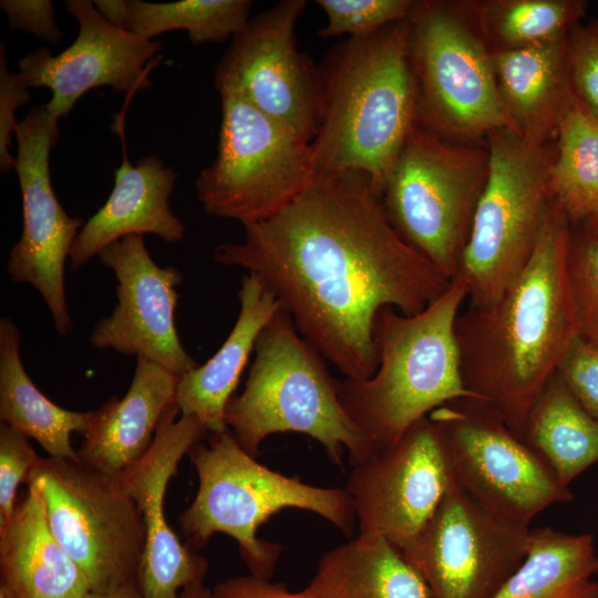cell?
I'll list each match as a JSON object with an SVG mask.
<instances>
[{"label": "cell", "instance_id": "6da1fadb", "mask_svg": "<svg viewBox=\"0 0 598 598\" xmlns=\"http://www.w3.org/2000/svg\"><path fill=\"white\" fill-rule=\"evenodd\" d=\"M244 229L241 241L215 249V261L257 275L346 379L374 373L373 331L383 308L416 315L452 281L398 234L361 173L315 177Z\"/></svg>", "mask_w": 598, "mask_h": 598}, {"label": "cell", "instance_id": "7a4b0ae2", "mask_svg": "<svg viewBox=\"0 0 598 598\" xmlns=\"http://www.w3.org/2000/svg\"><path fill=\"white\" fill-rule=\"evenodd\" d=\"M569 223L551 198L523 271L497 300L470 305L455 323L465 389L520 439L534 402L579 336Z\"/></svg>", "mask_w": 598, "mask_h": 598}, {"label": "cell", "instance_id": "3957f363", "mask_svg": "<svg viewBox=\"0 0 598 598\" xmlns=\"http://www.w3.org/2000/svg\"><path fill=\"white\" fill-rule=\"evenodd\" d=\"M410 19L349 38L320 66L322 111L310 142L313 178L355 172L380 196L419 122L409 41Z\"/></svg>", "mask_w": 598, "mask_h": 598}, {"label": "cell", "instance_id": "277c9868", "mask_svg": "<svg viewBox=\"0 0 598 598\" xmlns=\"http://www.w3.org/2000/svg\"><path fill=\"white\" fill-rule=\"evenodd\" d=\"M467 286L458 277L423 311L383 308L374 323L378 365L365 380H338L342 406L380 450L439 406L474 399L461 373L455 323Z\"/></svg>", "mask_w": 598, "mask_h": 598}, {"label": "cell", "instance_id": "5b68a950", "mask_svg": "<svg viewBox=\"0 0 598 598\" xmlns=\"http://www.w3.org/2000/svg\"><path fill=\"white\" fill-rule=\"evenodd\" d=\"M245 389L233 395L225 423L241 447L256 457L271 434L295 432L318 441L331 462L354 466L379 448L350 419L326 359L297 330L280 307L260 331Z\"/></svg>", "mask_w": 598, "mask_h": 598}, {"label": "cell", "instance_id": "8992f818", "mask_svg": "<svg viewBox=\"0 0 598 598\" xmlns=\"http://www.w3.org/2000/svg\"><path fill=\"white\" fill-rule=\"evenodd\" d=\"M198 476L192 504L178 524L193 551L216 533L231 536L251 575L270 579L281 547L261 540L257 529L283 508L318 514L350 536L357 525L352 499L346 488L319 487L283 475L246 452L229 429L208 434L188 453Z\"/></svg>", "mask_w": 598, "mask_h": 598}, {"label": "cell", "instance_id": "52a82bcc", "mask_svg": "<svg viewBox=\"0 0 598 598\" xmlns=\"http://www.w3.org/2000/svg\"><path fill=\"white\" fill-rule=\"evenodd\" d=\"M488 176L456 277L471 306L499 298L533 256L551 200L555 153L513 128L488 134Z\"/></svg>", "mask_w": 598, "mask_h": 598}, {"label": "cell", "instance_id": "ba28073f", "mask_svg": "<svg viewBox=\"0 0 598 598\" xmlns=\"http://www.w3.org/2000/svg\"><path fill=\"white\" fill-rule=\"evenodd\" d=\"M488 150L458 145L417 124L380 198L398 234L441 274L456 277L485 187Z\"/></svg>", "mask_w": 598, "mask_h": 598}, {"label": "cell", "instance_id": "9c48e42d", "mask_svg": "<svg viewBox=\"0 0 598 598\" xmlns=\"http://www.w3.org/2000/svg\"><path fill=\"white\" fill-rule=\"evenodd\" d=\"M460 7L417 1L410 18L419 122L440 135L465 138L516 130L499 96L492 51L472 10L468 14L467 4Z\"/></svg>", "mask_w": 598, "mask_h": 598}, {"label": "cell", "instance_id": "30bf717a", "mask_svg": "<svg viewBox=\"0 0 598 598\" xmlns=\"http://www.w3.org/2000/svg\"><path fill=\"white\" fill-rule=\"evenodd\" d=\"M28 484L38 491L53 535L92 590L137 585L145 528L120 475L49 456L40 457Z\"/></svg>", "mask_w": 598, "mask_h": 598}, {"label": "cell", "instance_id": "8fae6325", "mask_svg": "<svg viewBox=\"0 0 598 598\" xmlns=\"http://www.w3.org/2000/svg\"><path fill=\"white\" fill-rule=\"evenodd\" d=\"M215 159L196 181L204 210L247 226L272 216L313 179L310 143L234 93H221Z\"/></svg>", "mask_w": 598, "mask_h": 598}, {"label": "cell", "instance_id": "7c38bea8", "mask_svg": "<svg viewBox=\"0 0 598 598\" xmlns=\"http://www.w3.org/2000/svg\"><path fill=\"white\" fill-rule=\"evenodd\" d=\"M453 478L486 507L525 526L573 501L546 462L485 403L460 399L433 410Z\"/></svg>", "mask_w": 598, "mask_h": 598}, {"label": "cell", "instance_id": "4fadbf2b", "mask_svg": "<svg viewBox=\"0 0 598 598\" xmlns=\"http://www.w3.org/2000/svg\"><path fill=\"white\" fill-rule=\"evenodd\" d=\"M529 534L452 478L426 523L396 547L433 598H493L526 557Z\"/></svg>", "mask_w": 598, "mask_h": 598}, {"label": "cell", "instance_id": "5bb4252c", "mask_svg": "<svg viewBox=\"0 0 598 598\" xmlns=\"http://www.w3.org/2000/svg\"><path fill=\"white\" fill-rule=\"evenodd\" d=\"M306 0H282L258 13L231 39L218 62L215 86L234 93L309 143L322 111L320 66L295 37Z\"/></svg>", "mask_w": 598, "mask_h": 598}, {"label": "cell", "instance_id": "9a60e30c", "mask_svg": "<svg viewBox=\"0 0 598 598\" xmlns=\"http://www.w3.org/2000/svg\"><path fill=\"white\" fill-rule=\"evenodd\" d=\"M58 118L45 104L19 121L14 169L22 196V233L10 249L7 272L11 280L33 286L51 312L55 330L66 336L72 328L64 269L84 223L71 217L56 198L50 176V153L59 140Z\"/></svg>", "mask_w": 598, "mask_h": 598}, {"label": "cell", "instance_id": "2e32d148", "mask_svg": "<svg viewBox=\"0 0 598 598\" xmlns=\"http://www.w3.org/2000/svg\"><path fill=\"white\" fill-rule=\"evenodd\" d=\"M453 478L443 437L427 416L353 466L347 487L359 536L398 546L431 517Z\"/></svg>", "mask_w": 598, "mask_h": 598}, {"label": "cell", "instance_id": "e0dca14e", "mask_svg": "<svg viewBox=\"0 0 598 598\" xmlns=\"http://www.w3.org/2000/svg\"><path fill=\"white\" fill-rule=\"evenodd\" d=\"M117 280V303L94 326L90 342L99 349L141 357L181 377L199 364L183 347L175 323L183 275L159 267L143 236L124 237L99 254Z\"/></svg>", "mask_w": 598, "mask_h": 598}, {"label": "cell", "instance_id": "ac0fdd59", "mask_svg": "<svg viewBox=\"0 0 598 598\" xmlns=\"http://www.w3.org/2000/svg\"><path fill=\"white\" fill-rule=\"evenodd\" d=\"M65 4L79 22L73 43L58 55L41 48L19 61V75L28 89L45 86L52 91L45 104L51 115L58 120L65 116L95 87L132 94L151 84L147 73L162 51L159 42L115 27L90 0Z\"/></svg>", "mask_w": 598, "mask_h": 598}, {"label": "cell", "instance_id": "d6986e66", "mask_svg": "<svg viewBox=\"0 0 598 598\" xmlns=\"http://www.w3.org/2000/svg\"><path fill=\"white\" fill-rule=\"evenodd\" d=\"M178 412L174 402L146 453L120 474L145 528V549L137 579L142 598H179L185 588L202 582L207 570V561L182 544L164 513L169 480L182 458L206 434L196 416L176 419Z\"/></svg>", "mask_w": 598, "mask_h": 598}, {"label": "cell", "instance_id": "ffe728a7", "mask_svg": "<svg viewBox=\"0 0 598 598\" xmlns=\"http://www.w3.org/2000/svg\"><path fill=\"white\" fill-rule=\"evenodd\" d=\"M177 173L156 155L131 164L124 152L114 171V187L99 210L81 228L70 254L78 270L111 244L127 236L152 234L167 243L184 238L185 225L169 208Z\"/></svg>", "mask_w": 598, "mask_h": 598}, {"label": "cell", "instance_id": "44dd1931", "mask_svg": "<svg viewBox=\"0 0 598 598\" xmlns=\"http://www.w3.org/2000/svg\"><path fill=\"white\" fill-rule=\"evenodd\" d=\"M179 377L138 357L122 398L92 411L79 461L97 472L120 475L150 448L167 409L176 402Z\"/></svg>", "mask_w": 598, "mask_h": 598}, {"label": "cell", "instance_id": "7402d4cb", "mask_svg": "<svg viewBox=\"0 0 598 598\" xmlns=\"http://www.w3.org/2000/svg\"><path fill=\"white\" fill-rule=\"evenodd\" d=\"M568 34L535 45L492 51L497 89L509 120L516 131L540 143L557 134L577 97Z\"/></svg>", "mask_w": 598, "mask_h": 598}, {"label": "cell", "instance_id": "603a6c76", "mask_svg": "<svg viewBox=\"0 0 598 598\" xmlns=\"http://www.w3.org/2000/svg\"><path fill=\"white\" fill-rule=\"evenodd\" d=\"M0 530V590L8 598H84L92 589L53 535L32 484Z\"/></svg>", "mask_w": 598, "mask_h": 598}, {"label": "cell", "instance_id": "cb8c5ba5", "mask_svg": "<svg viewBox=\"0 0 598 598\" xmlns=\"http://www.w3.org/2000/svg\"><path fill=\"white\" fill-rule=\"evenodd\" d=\"M240 310L228 337L204 364L183 374L176 389L182 415L196 416L206 433L228 430L225 410L234 395L256 340L281 305L259 277L248 272L238 292Z\"/></svg>", "mask_w": 598, "mask_h": 598}, {"label": "cell", "instance_id": "d4e9b609", "mask_svg": "<svg viewBox=\"0 0 598 598\" xmlns=\"http://www.w3.org/2000/svg\"><path fill=\"white\" fill-rule=\"evenodd\" d=\"M305 591L311 598H433L395 545L359 535L321 557Z\"/></svg>", "mask_w": 598, "mask_h": 598}, {"label": "cell", "instance_id": "484cf974", "mask_svg": "<svg viewBox=\"0 0 598 598\" xmlns=\"http://www.w3.org/2000/svg\"><path fill=\"white\" fill-rule=\"evenodd\" d=\"M21 333L0 320V420L38 442L50 457L79 460L71 434L84 435L92 411L75 412L49 400L28 375L20 355Z\"/></svg>", "mask_w": 598, "mask_h": 598}, {"label": "cell", "instance_id": "4316f807", "mask_svg": "<svg viewBox=\"0 0 598 598\" xmlns=\"http://www.w3.org/2000/svg\"><path fill=\"white\" fill-rule=\"evenodd\" d=\"M591 534L530 528L526 557L493 598H598Z\"/></svg>", "mask_w": 598, "mask_h": 598}, {"label": "cell", "instance_id": "83f0119b", "mask_svg": "<svg viewBox=\"0 0 598 598\" xmlns=\"http://www.w3.org/2000/svg\"><path fill=\"white\" fill-rule=\"evenodd\" d=\"M522 440L568 486L598 463V421L554 374L534 402Z\"/></svg>", "mask_w": 598, "mask_h": 598}, {"label": "cell", "instance_id": "f1b7e54d", "mask_svg": "<svg viewBox=\"0 0 598 598\" xmlns=\"http://www.w3.org/2000/svg\"><path fill=\"white\" fill-rule=\"evenodd\" d=\"M556 135L550 195L570 220H586L598 212V118L577 96Z\"/></svg>", "mask_w": 598, "mask_h": 598}, {"label": "cell", "instance_id": "f546056e", "mask_svg": "<svg viewBox=\"0 0 598 598\" xmlns=\"http://www.w3.org/2000/svg\"><path fill=\"white\" fill-rule=\"evenodd\" d=\"M491 51L535 45L567 35L585 17L582 0H492L470 3Z\"/></svg>", "mask_w": 598, "mask_h": 598}, {"label": "cell", "instance_id": "4dcf8cb0", "mask_svg": "<svg viewBox=\"0 0 598 598\" xmlns=\"http://www.w3.org/2000/svg\"><path fill=\"white\" fill-rule=\"evenodd\" d=\"M249 0H126L124 29L147 40L164 32L185 30L194 45L224 42L248 23Z\"/></svg>", "mask_w": 598, "mask_h": 598}, {"label": "cell", "instance_id": "1f68e13d", "mask_svg": "<svg viewBox=\"0 0 598 598\" xmlns=\"http://www.w3.org/2000/svg\"><path fill=\"white\" fill-rule=\"evenodd\" d=\"M316 2L327 17V24L319 30L320 37L347 34L349 38H359L410 19L417 1L317 0Z\"/></svg>", "mask_w": 598, "mask_h": 598}, {"label": "cell", "instance_id": "d6a6232c", "mask_svg": "<svg viewBox=\"0 0 598 598\" xmlns=\"http://www.w3.org/2000/svg\"><path fill=\"white\" fill-rule=\"evenodd\" d=\"M569 276L579 336L598 348V236H573Z\"/></svg>", "mask_w": 598, "mask_h": 598}, {"label": "cell", "instance_id": "836d02e7", "mask_svg": "<svg viewBox=\"0 0 598 598\" xmlns=\"http://www.w3.org/2000/svg\"><path fill=\"white\" fill-rule=\"evenodd\" d=\"M29 439L10 425L0 424V530L11 520L18 503L17 489L28 482L40 457Z\"/></svg>", "mask_w": 598, "mask_h": 598}, {"label": "cell", "instance_id": "e575fe53", "mask_svg": "<svg viewBox=\"0 0 598 598\" xmlns=\"http://www.w3.org/2000/svg\"><path fill=\"white\" fill-rule=\"evenodd\" d=\"M568 52L575 93L598 118V19L570 30Z\"/></svg>", "mask_w": 598, "mask_h": 598}, {"label": "cell", "instance_id": "d590c367", "mask_svg": "<svg viewBox=\"0 0 598 598\" xmlns=\"http://www.w3.org/2000/svg\"><path fill=\"white\" fill-rule=\"evenodd\" d=\"M556 373L579 404L598 421V348L578 336Z\"/></svg>", "mask_w": 598, "mask_h": 598}, {"label": "cell", "instance_id": "8d00e7d4", "mask_svg": "<svg viewBox=\"0 0 598 598\" xmlns=\"http://www.w3.org/2000/svg\"><path fill=\"white\" fill-rule=\"evenodd\" d=\"M0 53V166L1 173L7 174L14 168L16 163V157L9 152L11 134H14L19 123L14 111L28 103L30 94L19 73L9 72L3 44Z\"/></svg>", "mask_w": 598, "mask_h": 598}, {"label": "cell", "instance_id": "74e56055", "mask_svg": "<svg viewBox=\"0 0 598 598\" xmlns=\"http://www.w3.org/2000/svg\"><path fill=\"white\" fill-rule=\"evenodd\" d=\"M10 29L22 30L52 45L61 41L62 32L56 24L51 0H1Z\"/></svg>", "mask_w": 598, "mask_h": 598}, {"label": "cell", "instance_id": "f35d334b", "mask_svg": "<svg viewBox=\"0 0 598 598\" xmlns=\"http://www.w3.org/2000/svg\"><path fill=\"white\" fill-rule=\"evenodd\" d=\"M213 598H311L305 589L290 591L281 584H274L254 575L228 578L217 584Z\"/></svg>", "mask_w": 598, "mask_h": 598}, {"label": "cell", "instance_id": "ab89813d", "mask_svg": "<svg viewBox=\"0 0 598 598\" xmlns=\"http://www.w3.org/2000/svg\"><path fill=\"white\" fill-rule=\"evenodd\" d=\"M100 13L117 28L124 29L126 20V0L93 1Z\"/></svg>", "mask_w": 598, "mask_h": 598}, {"label": "cell", "instance_id": "60d3db41", "mask_svg": "<svg viewBox=\"0 0 598 598\" xmlns=\"http://www.w3.org/2000/svg\"><path fill=\"white\" fill-rule=\"evenodd\" d=\"M84 598H142L137 585H125L106 590H91Z\"/></svg>", "mask_w": 598, "mask_h": 598}, {"label": "cell", "instance_id": "b9f144b4", "mask_svg": "<svg viewBox=\"0 0 598 598\" xmlns=\"http://www.w3.org/2000/svg\"><path fill=\"white\" fill-rule=\"evenodd\" d=\"M179 598H213V596L212 591L206 589L202 581L185 588L181 592Z\"/></svg>", "mask_w": 598, "mask_h": 598}, {"label": "cell", "instance_id": "7bdbcfd3", "mask_svg": "<svg viewBox=\"0 0 598 598\" xmlns=\"http://www.w3.org/2000/svg\"><path fill=\"white\" fill-rule=\"evenodd\" d=\"M590 233L598 236V212L586 219Z\"/></svg>", "mask_w": 598, "mask_h": 598}, {"label": "cell", "instance_id": "ee69618b", "mask_svg": "<svg viewBox=\"0 0 598 598\" xmlns=\"http://www.w3.org/2000/svg\"><path fill=\"white\" fill-rule=\"evenodd\" d=\"M0 598H8V596L3 591L0 590Z\"/></svg>", "mask_w": 598, "mask_h": 598}]
</instances>
